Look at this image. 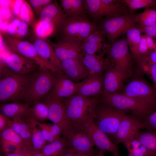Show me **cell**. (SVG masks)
<instances>
[{
	"instance_id": "21",
	"label": "cell",
	"mask_w": 156,
	"mask_h": 156,
	"mask_svg": "<svg viewBox=\"0 0 156 156\" xmlns=\"http://www.w3.org/2000/svg\"><path fill=\"white\" fill-rule=\"evenodd\" d=\"M33 44L37 53L42 58L56 68L59 73H63L61 62L56 55L50 42L44 39L38 38L34 40Z\"/></svg>"
},
{
	"instance_id": "8",
	"label": "cell",
	"mask_w": 156,
	"mask_h": 156,
	"mask_svg": "<svg viewBox=\"0 0 156 156\" xmlns=\"http://www.w3.org/2000/svg\"><path fill=\"white\" fill-rule=\"evenodd\" d=\"M44 102L48 108L49 119L59 126L63 137L68 139L77 130L66 114L62 100L48 95Z\"/></svg>"
},
{
	"instance_id": "52",
	"label": "cell",
	"mask_w": 156,
	"mask_h": 156,
	"mask_svg": "<svg viewBox=\"0 0 156 156\" xmlns=\"http://www.w3.org/2000/svg\"><path fill=\"white\" fill-rule=\"evenodd\" d=\"M11 120L10 118L2 113H0V132L7 128L10 127Z\"/></svg>"
},
{
	"instance_id": "3",
	"label": "cell",
	"mask_w": 156,
	"mask_h": 156,
	"mask_svg": "<svg viewBox=\"0 0 156 156\" xmlns=\"http://www.w3.org/2000/svg\"><path fill=\"white\" fill-rule=\"evenodd\" d=\"M126 114L125 111L100 101L96 107L93 121L109 138L114 139L120 123Z\"/></svg>"
},
{
	"instance_id": "45",
	"label": "cell",
	"mask_w": 156,
	"mask_h": 156,
	"mask_svg": "<svg viewBox=\"0 0 156 156\" xmlns=\"http://www.w3.org/2000/svg\"><path fill=\"white\" fill-rule=\"evenodd\" d=\"M103 32L98 29L92 32L87 37L85 41L98 44H102L103 41ZM84 41V42H85Z\"/></svg>"
},
{
	"instance_id": "60",
	"label": "cell",
	"mask_w": 156,
	"mask_h": 156,
	"mask_svg": "<svg viewBox=\"0 0 156 156\" xmlns=\"http://www.w3.org/2000/svg\"><path fill=\"white\" fill-rule=\"evenodd\" d=\"M155 109H156L155 110H156V107H155Z\"/></svg>"
},
{
	"instance_id": "26",
	"label": "cell",
	"mask_w": 156,
	"mask_h": 156,
	"mask_svg": "<svg viewBox=\"0 0 156 156\" xmlns=\"http://www.w3.org/2000/svg\"><path fill=\"white\" fill-rule=\"evenodd\" d=\"M60 1L63 10L68 17L86 16L85 0H62Z\"/></svg>"
},
{
	"instance_id": "4",
	"label": "cell",
	"mask_w": 156,
	"mask_h": 156,
	"mask_svg": "<svg viewBox=\"0 0 156 156\" xmlns=\"http://www.w3.org/2000/svg\"><path fill=\"white\" fill-rule=\"evenodd\" d=\"M100 101L117 109L131 111L133 115L141 120L155 110L154 107L122 93L101 95Z\"/></svg>"
},
{
	"instance_id": "44",
	"label": "cell",
	"mask_w": 156,
	"mask_h": 156,
	"mask_svg": "<svg viewBox=\"0 0 156 156\" xmlns=\"http://www.w3.org/2000/svg\"><path fill=\"white\" fill-rule=\"evenodd\" d=\"M51 0H31L30 3L35 12L40 14L43 9L52 2Z\"/></svg>"
},
{
	"instance_id": "19",
	"label": "cell",
	"mask_w": 156,
	"mask_h": 156,
	"mask_svg": "<svg viewBox=\"0 0 156 156\" xmlns=\"http://www.w3.org/2000/svg\"><path fill=\"white\" fill-rule=\"evenodd\" d=\"M78 58L88 71L89 75H102L109 66L108 61L101 53L89 55L81 52Z\"/></svg>"
},
{
	"instance_id": "59",
	"label": "cell",
	"mask_w": 156,
	"mask_h": 156,
	"mask_svg": "<svg viewBox=\"0 0 156 156\" xmlns=\"http://www.w3.org/2000/svg\"><path fill=\"white\" fill-rule=\"evenodd\" d=\"M127 156H133L130 155H128Z\"/></svg>"
},
{
	"instance_id": "23",
	"label": "cell",
	"mask_w": 156,
	"mask_h": 156,
	"mask_svg": "<svg viewBox=\"0 0 156 156\" xmlns=\"http://www.w3.org/2000/svg\"><path fill=\"white\" fill-rule=\"evenodd\" d=\"M40 17L41 20L51 23L60 29L68 16L58 3L54 2L43 9Z\"/></svg>"
},
{
	"instance_id": "39",
	"label": "cell",
	"mask_w": 156,
	"mask_h": 156,
	"mask_svg": "<svg viewBox=\"0 0 156 156\" xmlns=\"http://www.w3.org/2000/svg\"><path fill=\"white\" fill-rule=\"evenodd\" d=\"M121 1L126 3L131 10L156 6V0H123Z\"/></svg>"
},
{
	"instance_id": "28",
	"label": "cell",
	"mask_w": 156,
	"mask_h": 156,
	"mask_svg": "<svg viewBox=\"0 0 156 156\" xmlns=\"http://www.w3.org/2000/svg\"><path fill=\"white\" fill-rule=\"evenodd\" d=\"M27 120L31 130L32 146L34 150L41 152L47 142L44 139L41 129L37 127V121L30 115Z\"/></svg>"
},
{
	"instance_id": "13",
	"label": "cell",
	"mask_w": 156,
	"mask_h": 156,
	"mask_svg": "<svg viewBox=\"0 0 156 156\" xmlns=\"http://www.w3.org/2000/svg\"><path fill=\"white\" fill-rule=\"evenodd\" d=\"M81 130L83 131L91 138L94 145L99 149L111 152L114 156H119L118 148L108 136L94 123L93 119L86 122Z\"/></svg>"
},
{
	"instance_id": "22",
	"label": "cell",
	"mask_w": 156,
	"mask_h": 156,
	"mask_svg": "<svg viewBox=\"0 0 156 156\" xmlns=\"http://www.w3.org/2000/svg\"><path fill=\"white\" fill-rule=\"evenodd\" d=\"M125 80L114 66H109L105 70L103 76L101 95L118 93L122 88Z\"/></svg>"
},
{
	"instance_id": "12",
	"label": "cell",
	"mask_w": 156,
	"mask_h": 156,
	"mask_svg": "<svg viewBox=\"0 0 156 156\" xmlns=\"http://www.w3.org/2000/svg\"><path fill=\"white\" fill-rule=\"evenodd\" d=\"M144 128L141 120L134 115L126 114L120 123L114 139V143L117 145L134 139L140 130Z\"/></svg>"
},
{
	"instance_id": "9",
	"label": "cell",
	"mask_w": 156,
	"mask_h": 156,
	"mask_svg": "<svg viewBox=\"0 0 156 156\" xmlns=\"http://www.w3.org/2000/svg\"><path fill=\"white\" fill-rule=\"evenodd\" d=\"M108 52L116 70L125 79L130 77L132 74V61L126 39H121L113 42Z\"/></svg>"
},
{
	"instance_id": "40",
	"label": "cell",
	"mask_w": 156,
	"mask_h": 156,
	"mask_svg": "<svg viewBox=\"0 0 156 156\" xmlns=\"http://www.w3.org/2000/svg\"><path fill=\"white\" fill-rule=\"evenodd\" d=\"M102 44H98L85 41L81 45V52L89 55H94L102 49Z\"/></svg>"
},
{
	"instance_id": "47",
	"label": "cell",
	"mask_w": 156,
	"mask_h": 156,
	"mask_svg": "<svg viewBox=\"0 0 156 156\" xmlns=\"http://www.w3.org/2000/svg\"><path fill=\"white\" fill-rule=\"evenodd\" d=\"M10 6L0 5L1 22H8L12 17Z\"/></svg>"
},
{
	"instance_id": "6",
	"label": "cell",
	"mask_w": 156,
	"mask_h": 156,
	"mask_svg": "<svg viewBox=\"0 0 156 156\" xmlns=\"http://www.w3.org/2000/svg\"><path fill=\"white\" fill-rule=\"evenodd\" d=\"M60 29L62 38L73 40L83 43L92 32L97 29L96 24L91 22L86 16L68 17Z\"/></svg>"
},
{
	"instance_id": "2",
	"label": "cell",
	"mask_w": 156,
	"mask_h": 156,
	"mask_svg": "<svg viewBox=\"0 0 156 156\" xmlns=\"http://www.w3.org/2000/svg\"><path fill=\"white\" fill-rule=\"evenodd\" d=\"M4 68L1 70L0 102H16L24 99L32 76L17 74Z\"/></svg>"
},
{
	"instance_id": "17",
	"label": "cell",
	"mask_w": 156,
	"mask_h": 156,
	"mask_svg": "<svg viewBox=\"0 0 156 156\" xmlns=\"http://www.w3.org/2000/svg\"><path fill=\"white\" fill-rule=\"evenodd\" d=\"M103 76L89 75L78 82V87L75 94L85 97L100 96L103 87Z\"/></svg>"
},
{
	"instance_id": "55",
	"label": "cell",
	"mask_w": 156,
	"mask_h": 156,
	"mask_svg": "<svg viewBox=\"0 0 156 156\" xmlns=\"http://www.w3.org/2000/svg\"><path fill=\"white\" fill-rule=\"evenodd\" d=\"M143 57L150 61L156 64V49L151 51L148 55Z\"/></svg>"
},
{
	"instance_id": "5",
	"label": "cell",
	"mask_w": 156,
	"mask_h": 156,
	"mask_svg": "<svg viewBox=\"0 0 156 156\" xmlns=\"http://www.w3.org/2000/svg\"><path fill=\"white\" fill-rule=\"evenodd\" d=\"M48 69L39 67L32 76L24 99L31 103L45 98L53 86L55 75Z\"/></svg>"
},
{
	"instance_id": "54",
	"label": "cell",
	"mask_w": 156,
	"mask_h": 156,
	"mask_svg": "<svg viewBox=\"0 0 156 156\" xmlns=\"http://www.w3.org/2000/svg\"><path fill=\"white\" fill-rule=\"evenodd\" d=\"M145 36L146 45L148 49L151 51L155 49V43L152 37L145 35Z\"/></svg>"
},
{
	"instance_id": "1",
	"label": "cell",
	"mask_w": 156,
	"mask_h": 156,
	"mask_svg": "<svg viewBox=\"0 0 156 156\" xmlns=\"http://www.w3.org/2000/svg\"><path fill=\"white\" fill-rule=\"evenodd\" d=\"M100 96L85 97L75 94L62 100L66 114L77 131L93 119Z\"/></svg>"
},
{
	"instance_id": "24",
	"label": "cell",
	"mask_w": 156,
	"mask_h": 156,
	"mask_svg": "<svg viewBox=\"0 0 156 156\" xmlns=\"http://www.w3.org/2000/svg\"><path fill=\"white\" fill-rule=\"evenodd\" d=\"M68 139L70 146L79 153L88 154L95 150L91 139L82 130L77 131Z\"/></svg>"
},
{
	"instance_id": "14",
	"label": "cell",
	"mask_w": 156,
	"mask_h": 156,
	"mask_svg": "<svg viewBox=\"0 0 156 156\" xmlns=\"http://www.w3.org/2000/svg\"><path fill=\"white\" fill-rule=\"evenodd\" d=\"M78 82L71 80L63 73H57L52 89L48 95L60 100L69 97L77 91Z\"/></svg>"
},
{
	"instance_id": "43",
	"label": "cell",
	"mask_w": 156,
	"mask_h": 156,
	"mask_svg": "<svg viewBox=\"0 0 156 156\" xmlns=\"http://www.w3.org/2000/svg\"><path fill=\"white\" fill-rule=\"evenodd\" d=\"M147 47L145 35H141L139 44L137 56L136 59L140 57L148 55L151 52Z\"/></svg>"
},
{
	"instance_id": "57",
	"label": "cell",
	"mask_w": 156,
	"mask_h": 156,
	"mask_svg": "<svg viewBox=\"0 0 156 156\" xmlns=\"http://www.w3.org/2000/svg\"><path fill=\"white\" fill-rule=\"evenodd\" d=\"M29 156H44L42 153L34 150L30 154Z\"/></svg>"
},
{
	"instance_id": "34",
	"label": "cell",
	"mask_w": 156,
	"mask_h": 156,
	"mask_svg": "<svg viewBox=\"0 0 156 156\" xmlns=\"http://www.w3.org/2000/svg\"><path fill=\"white\" fill-rule=\"evenodd\" d=\"M136 60L141 69L153 81V88L156 93V64L150 61L144 57H140Z\"/></svg>"
},
{
	"instance_id": "11",
	"label": "cell",
	"mask_w": 156,
	"mask_h": 156,
	"mask_svg": "<svg viewBox=\"0 0 156 156\" xmlns=\"http://www.w3.org/2000/svg\"><path fill=\"white\" fill-rule=\"evenodd\" d=\"M122 94L155 109L156 93L153 87L144 80L136 79L131 81Z\"/></svg>"
},
{
	"instance_id": "42",
	"label": "cell",
	"mask_w": 156,
	"mask_h": 156,
	"mask_svg": "<svg viewBox=\"0 0 156 156\" xmlns=\"http://www.w3.org/2000/svg\"><path fill=\"white\" fill-rule=\"evenodd\" d=\"M37 124L41 129L43 138L47 142L49 143L56 140L51 132L49 124L41 123L37 121Z\"/></svg>"
},
{
	"instance_id": "27",
	"label": "cell",
	"mask_w": 156,
	"mask_h": 156,
	"mask_svg": "<svg viewBox=\"0 0 156 156\" xmlns=\"http://www.w3.org/2000/svg\"><path fill=\"white\" fill-rule=\"evenodd\" d=\"M9 127L18 134L24 140L31 145V128L28 120L26 121L23 117H21L12 118Z\"/></svg>"
},
{
	"instance_id": "56",
	"label": "cell",
	"mask_w": 156,
	"mask_h": 156,
	"mask_svg": "<svg viewBox=\"0 0 156 156\" xmlns=\"http://www.w3.org/2000/svg\"><path fill=\"white\" fill-rule=\"evenodd\" d=\"M99 151L97 149L95 150L93 152L88 154H80L78 156H94Z\"/></svg>"
},
{
	"instance_id": "31",
	"label": "cell",
	"mask_w": 156,
	"mask_h": 156,
	"mask_svg": "<svg viewBox=\"0 0 156 156\" xmlns=\"http://www.w3.org/2000/svg\"><path fill=\"white\" fill-rule=\"evenodd\" d=\"M141 31L135 27L129 29L126 32V40L132 55L135 58L137 56L139 44L141 38Z\"/></svg>"
},
{
	"instance_id": "51",
	"label": "cell",
	"mask_w": 156,
	"mask_h": 156,
	"mask_svg": "<svg viewBox=\"0 0 156 156\" xmlns=\"http://www.w3.org/2000/svg\"><path fill=\"white\" fill-rule=\"evenodd\" d=\"M23 1L22 0H10V9L15 15L18 16Z\"/></svg>"
},
{
	"instance_id": "49",
	"label": "cell",
	"mask_w": 156,
	"mask_h": 156,
	"mask_svg": "<svg viewBox=\"0 0 156 156\" xmlns=\"http://www.w3.org/2000/svg\"><path fill=\"white\" fill-rule=\"evenodd\" d=\"M28 32V24L25 22L21 21L17 33L14 37L17 38H21L26 36Z\"/></svg>"
},
{
	"instance_id": "7",
	"label": "cell",
	"mask_w": 156,
	"mask_h": 156,
	"mask_svg": "<svg viewBox=\"0 0 156 156\" xmlns=\"http://www.w3.org/2000/svg\"><path fill=\"white\" fill-rule=\"evenodd\" d=\"M100 25V30L111 42L135 27V16L127 14H112L106 16Z\"/></svg>"
},
{
	"instance_id": "48",
	"label": "cell",
	"mask_w": 156,
	"mask_h": 156,
	"mask_svg": "<svg viewBox=\"0 0 156 156\" xmlns=\"http://www.w3.org/2000/svg\"><path fill=\"white\" fill-rule=\"evenodd\" d=\"M34 150L31 146H28L18 149L6 156H29L30 153Z\"/></svg>"
},
{
	"instance_id": "29",
	"label": "cell",
	"mask_w": 156,
	"mask_h": 156,
	"mask_svg": "<svg viewBox=\"0 0 156 156\" xmlns=\"http://www.w3.org/2000/svg\"><path fill=\"white\" fill-rule=\"evenodd\" d=\"M70 146L68 139L62 137L46 144L41 153L44 156H58Z\"/></svg>"
},
{
	"instance_id": "46",
	"label": "cell",
	"mask_w": 156,
	"mask_h": 156,
	"mask_svg": "<svg viewBox=\"0 0 156 156\" xmlns=\"http://www.w3.org/2000/svg\"><path fill=\"white\" fill-rule=\"evenodd\" d=\"M21 21V20L18 17L12 20L9 23L7 31L11 35L10 36L12 37L15 36Z\"/></svg>"
},
{
	"instance_id": "37",
	"label": "cell",
	"mask_w": 156,
	"mask_h": 156,
	"mask_svg": "<svg viewBox=\"0 0 156 156\" xmlns=\"http://www.w3.org/2000/svg\"><path fill=\"white\" fill-rule=\"evenodd\" d=\"M87 13L94 20H97L103 17L101 0H85Z\"/></svg>"
},
{
	"instance_id": "50",
	"label": "cell",
	"mask_w": 156,
	"mask_h": 156,
	"mask_svg": "<svg viewBox=\"0 0 156 156\" xmlns=\"http://www.w3.org/2000/svg\"><path fill=\"white\" fill-rule=\"evenodd\" d=\"M141 32L152 38H156V24L144 27H139Z\"/></svg>"
},
{
	"instance_id": "53",
	"label": "cell",
	"mask_w": 156,
	"mask_h": 156,
	"mask_svg": "<svg viewBox=\"0 0 156 156\" xmlns=\"http://www.w3.org/2000/svg\"><path fill=\"white\" fill-rule=\"evenodd\" d=\"M80 154L70 146L58 156H78Z\"/></svg>"
},
{
	"instance_id": "16",
	"label": "cell",
	"mask_w": 156,
	"mask_h": 156,
	"mask_svg": "<svg viewBox=\"0 0 156 156\" xmlns=\"http://www.w3.org/2000/svg\"><path fill=\"white\" fill-rule=\"evenodd\" d=\"M50 43L61 62L68 59L78 58L81 52L83 43L76 40L62 38L57 43Z\"/></svg>"
},
{
	"instance_id": "33",
	"label": "cell",
	"mask_w": 156,
	"mask_h": 156,
	"mask_svg": "<svg viewBox=\"0 0 156 156\" xmlns=\"http://www.w3.org/2000/svg\"><path fill=\"white\" fill-rule=\"evenodd\" d=\"M135 20L139 27H146L156 24V10L147 8L143 12L135 16Z\"/></svg>"
},
{
	"instance_id": "10",
	"label": "cell",
	"mask_w": 156,
	"mask_h": 156,
	"mask_svg": "<svg viewBox=\"0 0 156 156\" xmlns=\"http://www.w3.org/2000/svg\"><path fill=\"white\" fill-rule=\"evenodd\" d=\"M5 40L13 52L31 60L39 67L48 69L54 73L59 72L56 68L46 62L39 55L33 44L10 36H5Z\"/></svg>"
},
{
	"instance_id": "32",
	"label": "cell",
	"mask_w": 156,
	"mask_h": 156,
	"mask_svg": "<svg viewBox=\"0 0 156 156\" xmlns=\"http://www.w3.org/2000/svg\"><path fill=\"white\" fill-rule=\"evenodd\" d=\"M135 138L156 156V131L140 132Z\"/></svg>"
},
{
	"instance_id": "35",
	"label": "cell",
	"mask_w": 156,
	"mask_h": 156,
	"mask_svg": "<svg viewBox=\"0 0 156 156\" xmlns=\"http://www.w3.org/2000/svg\"><path fill=\"white\" fill-rule=\"evenodd\" d=\"M56 28L51 23L40 20L36 23L34 30L38 37L44 39L51 35Z\"/></svg>"
},
{
	"instance_id": "58",
	"label": "cell",
	"mask_w": 156,
	"mask_h": 156,
	"mask_svg": "<svg viewBox=\"0 0 156 156\" xmlns=\"http://www.w3.org/2000/svg\"><path fill=\"white\" fill-rule=\"evenodd\" d=\"M105 151L104 150L99 149L96 154L94 156H105Z\"/></svg>"
},
{
	"instance_id": "36",
	"label": "cell",
	"mask_w": 156,
	"mask_h": 156,
	"mask_svg": "<svg viewBox=\"0 0 156 156\" xmlns=\"http://www.w3.org/2000/svg\"><path fill=\"white\" fill-rule=\"evenodd\" d=\"M34 103L33 106L31 107V115L37 121H43L49 119V109L46 104L39 101Z\"/></svg>"
},
{
	"instance_id": "41",
	"label": "cell",
	"mask_w": 156,
	"mask_h": 156,
	"mask_svg": "<svg viewBox=\"0 0 156 156\" xmlns=\"http://www.w3.org/2000/svg\"><path fill=\"white\" fill-rule=\"evenodd\" d=\"M145 128L149 131H156V110L141 120Z\"/></svg>"
},
{
	"instance_id": "18",
	"label": "cell",
	"mask_w": 156,
	"mask_h": 156,
	"mask_svg": "<svg viewBox=\"0 0 156 156\" xmlns=\"http://www.w3.org/2000/svg\"><path fill=\"white\" fill-rule=\"evenodd\" d=\"M1 148L6 156L16 150L31 146L12 128L8 127L0 132Z\"/></svg>"
},
{
	"instance_id": "30",
	"label": "cell",
	"mask_w": 156,
	"mask_h": 156,
	"mask_svg": "<svg viewBox=\"0 0 156 156\" xmlns=\"http://www.w3.org/2000/svg\"><path fill=\"white\" fill-rule=\"evenodd\" d=\"M123 144L129 152V155L133 156H155L135 138Z\"/></svg>"
},
{
	"instance_id": "25",
	"label": "cell",
	"mask_w": 156,
	"mask_h": 156,
	"mask_svg": "<svg viewBox=\"0 0 156 156\" xmlns=\"http://www.w3.org/2000/svg\"><path fill=\"white\" fill-rule=\"evenodd\" d=\"M1 113L12 118L17 117H28L31 115V107L28 104L14 102L2 104L0 106Z\"/></svg>"
},
{
	"instance_id": "20",
	"label": "cell",
	"mask_w": 156,
	"mask_h": 156,
	"mask_svg": "<svg viewBox=\"0 0 156 156\" xmlns=\"http://www.w3.org/2000/svg\"><path fill=\"white\" fill-rule=\"evenodd\" d=\"M62 71L68 78L78 83L87 77L89 73L79 58L70 59L61 62Z\"/></svg>"
},
{
	"instance_id": "38",
	"label": "cell",
	"mask_w": 156,
	"mask_h": 156,
	"mask_svg": "<svg viewBox=\"0 0 156 156\" xmlns=\"http://www.w3.org/2000/svg\"><path fill=\"white\" fill-rule=\"evenodd\" d=\"M18 17L28 25H32L34 20V15L30 5L26 1H23Z\"/></svg>"
},
{
	"instance_id": "15",
	"label": "cell",
	"mask_w": 156,
	"mask_h": 156,
	"mask_svg": "<svg viewBox=\"0 0 156 156\" xmlns=\"http://www.w3.org/2000/svg\"><path fill=\"white\" fill-rule=\"evenodd\" d=\"M4 54V60L8 68L16 73L28 75L35 70L38 66L31 60L16 53L7 52Z\"/></svg>"
}]
</instances>
